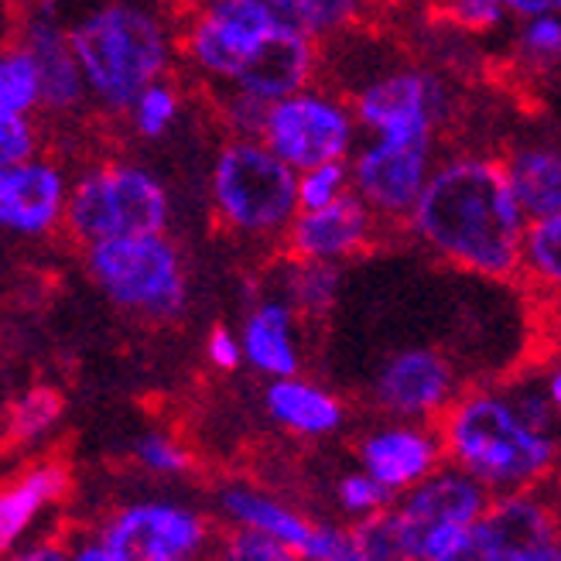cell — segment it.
<instances>
[{
    "label": "cell",
    "instance_id": "cell-1",
    "mask_svg": "<svg viewBox=\"0 0 561 561\" xmlns=\"http://www.w3.org/2000/svg\"><path fill=\"white\" fill-rule=\"evenodd\" d=\"M524 222L500 154L462 148L435 158L408 230L445 264L486 280H514Z\"/></svg>",
    "mask_w": 561,
    "mask_h": 561
},
{
    "label": "cell",
    "instance_id": "cell-2",
    "mask_svg": "<svg viewBox=\"0 0 561 561\" xmlns=\"http://www.w3.org/2000/svg\"><path fill=\"white\" fill-rule=\"evenodd\" d=\"M438 421V442L448 466L469 472L493 496L535 490L554 472V435L524 421L503 387L462 390Z\"/></svg>",
    "mask_w": 561,
    "mask_h": 561
},
{
    "label": "cell",
    "instance_id": "cell-3",
    "mask_svg": "<svg viewBox=\"0 0 561 561\" xmlns=\"http://www.w3.org/2000/svg\"><path fill=\"white\" fill-rule=\"evenodd\" d=\"M90 103L124 117L137 93L164 79L175 62V38L158 11L137 0H103L66 24Z\"/></svg>",
    "mask_w": 561,
    "mask_h": 561
},
{
    "label": "cell",
    "instance_id": "cell-4",
    "mask_svg": "<svg viewBox=\"0 0 561 561\" xmlns=\"http://www.w3.org/2000/svg\"><path fill=\"white\" fill-rule=\"evenodd\" d=\"M172 216V192L154 168L127 158H106L69 179L62 230L79 247H90L117 237L168 233Z\"/></svg>",
    "mask_w": 561,
    "mask_h": 561
},
{
    "label": "cell",
    "instance_id": "cell-5",
    "mask_svg": "<svg viewBox=\"0 0 561 561\" xmlns=\"http://www.w3.org/2000/svg\"><path fill=\"white\" fill-rule=\"evenodd\" d=\"M209 206L233 237L280 240L298 213L295 172L264 140L227 137L209 164Z\"/></svg>",
    "mask_w": 561,
    "mask_h": 561
},
{
    "label": "cell",
    "instance_id": "cell-6",
    "mask_svg": "<svg viewBox=\"0 0 561 561\" xmlns=\"http://www.w3.org/2000/svg\"><path fill=\"white\" fill-rule=\"evenodd\" d=\"M93 285L121 312L172 322L188 305V267L172 233L117 237L82 247Z\"/></svg>",
    "mask_w": 561,
    "mask_h": 561
},
{
    "label": "cell",
    "instance_id": "cell-7",
    "mask_svg": "<svg viewBox=\"0 0 561 561\" xmlns=\"http://www.w3.org/2000/svg\"><path fill=\"white\" fill-rule=\"evenodd\" d=\"M350 96L359 134L394 145H438V130L459 110L456 87L442 72L414 62L380 66Z\"/></svg>",
    "mask_w": 561,
    "mask_h": 561
},
{
    "label": "cell",
    "instance_id": "cell-8",
    "mask_svg": "<svg viewBox=\"0 0 561 561\" xmlns=\"http://www.w3.org/2000/svg\"><path fill=\"white\" fill-rule=\"evenodd\" d=\"M261 140L291 172H305L325 161H350L359 145V124L346 93L312 82L271 103Z\"/></svg>",
    "mask_w": 561,
    "mask_h": 561
},
{
    "label": "cell",
    "instance_id": "cell-9",
    "mask_svg": "<svg viewBox=\"0 0 561 561\" xmlns=\"http://www.w3.org/2000/svg\"><path fill=\"white\" fill-rule=\"evenodd\" d=\"M493 493L456 466H438L401 493L394 514L414 561H432L490 507Z\"/></svg>",
    "mask_w": 561,
    "mask_h": 561
},
{
    "label": "cell",
    "instance_id": "cell-10",
    "mask_svg": "<svg viewBox=\"0 0 561 561\" xmlns=\"http://www.w3.org/2000/svg\"><path fill=\"white\" fill-rule=\"evenodd\" d=\"M277 21L257 0H199L182 27L179 48L185 62L209 87H230L247 55L254 51Z\"/></svg>",
    "mask_w": 561,
    "mask_h": 561
},
{
    "label": "cell",
    "instance_id": "cell-11",
    "mask_svg": "<svg viewBox=\"0 0 561 561\" xmlns=\"http://www.w3.org/2000/svg\"><path fill=\"white\" fill-rule=\"evenodd\" d=\"M110 561H203L209 524L175 500H140L110 517L96 538Z\"/></svg>",
    "mask_w": 561,
    "mask_h": 561
},
{
    "label": "cell",
    "instance_id": "cell-12",
    "mask_svg": "<svg viewBox=\"0 0 561 561\" xmlns=\"http://www.w3.org/2000/svg\"><path fill=\"white\" fill-rule=\"evenodd\" d=\"M438 158V145H394L380 137H359L350 154V188L383 227L408 222L428 172Z\"/></svg>",
    "mask_w": 561,
    "mask_h": 561
},
{
    "label": "cell",
    "instance_id": "cell-13",
    "mask_svg": "<svg viewBox=\"0 0 561 561\" xmlns=\"http://www.w3.org/2000/svg\"><path fill=\"white\" fill-rule=\"evenodd\" d=\"M459 394V374L453 359L428 346H411L390 356L377 380L374 398L377 404L398 421H435L453 398Z\"/></svg>",
    "mask_w": 561,
    "mask_h": 561
},
{
    "label": "cell",
    "instance_id": "cell-14",
    "mask_svg": "<svg viewBox=\"0 0 561 561\" xmlns=\"http://www.w3.org/2000/svg\"><path fill=\"white\" fill-rule=\"evenodd\" d=\"M69 199V172L35 154L21 164H0V230L14 237H48L62 230Z\"/></svg>",
    "mask_w": 561,
    "mask_h": 561
},
{
    "label": "cell",
    "instance_id": "cell-15",
    "mask_svg": "<svg viewBox=\"0 0 561 561\" xmlns=\"http://www.w3.org/2000/svg\"><path fill=\"white\" fill-rule=\"evenodd\" d=\"M383 222L363 206L353 192L322 209H298L291 227L285 230V250L295 261H319V264H346L370 250L380 237Z\"/></svg>",
    "mask_w": 561,
    "mask_h": 561
},
{
    "label": "cell",
    "instance_id": "cell-16",
    "mask_svg": "<svg viewBox=\"0 0 561 561\" xmlns=\"http://www.w3.org/2000/svg\"><path fill=\"white\" fill-rule=\"evenodd\" d=\"M319 76H322V45L298 32V27L277 21L271 27V35L247 55V62L240 66L230 87L264 103H274L280 96L312 87V82H319Z\"/></svg>",
    "mask_w": 561,
    "mask_h": 561
},
{
    "label": "cell",
    "instance_id": "cell-17",
    "mask_svg": "<svg viewBox=\"0 0 561 561\" xmlns=\"http://www.w3.org/2000/svg\"><path fill=\"white\" fill-rule=\"evenodd\" d=\"M18 45L32 55L42 90V110L51 117H76L90 106L87 82H82L69 32L59 14H24Z\"/></svg>",
    "mask_w": 561,
    "mask_h": 561
},
{
    "label": "cell",
    "instance_id": "cell-18",
    "mask_svg": "<svg viewBox=\"0 0 561 561\" xmlns=\"http://www.w3.org/2000/svg\"><path fill=\"white\" fill-rule=\"evenodd\" d=\"M442 462L445 456H442L438 432L421 425V421H398V425L377 428L359 445L363 472L394 496L421 483Z\"/></svg>",
    "mask_w": 561,
    "mask_h": 561
},
{
    "label": "cell",
    "instance_id": "cell-19",
    "mask_svg": "<svg viewBox=\"0 0 561 561\" xmlns=\"http://www.w3.org/2000/svg\"><path fill=\"white\" fill-rule=\"evenodd\" d=\"M295 325H298V316L277 295L254 301V308H250L243 319V329L237 332L243 363H250L257 374L271 380L295 377L301 370Z\"/></svg>",
    "mask_w": 561,
    "mask_h": 561
},
{
    "label": "cell",
    "instance_id": "cell-20",
    "mask_svg": "<svg viewBox=\"0 0 561 561\" xmlns=\"http://www.w3.org/2000/svg\"><path fill=\"white\" fill-rule=\"evenodd\" d=\"M503 175L527 219L561 216V151L548 137L517 140V145L500 154Z\"/></svg>",
    "mask_w": 561,
    "mask_h": 561
},
{
    "label": "cell",
    "instance_id": "cell-21",
    "mask_svg": "<svg viewBox=\"0 0 561 561\" xmlns=\"http://www.w3.org/2000/svg\"><path fill=\"white\" fill-rule=\"evenodd\" d=\"M264 408L274 417V425L301 438H325L340 432L346 421V408L332 390L298 374L271 380L264 390Z\"/></svg>",
    "mask_w": 561,
    "mask_h": 561
},
{
    "label": "cell",
    "instance_id": "cell-22",
    "mask_svg": "<svg viewBox=\"0 0 561 561\" xmlns=\"http://www.w3.org/2000/svg\"><path fill=\"white\" fill-rule=\"evenodd\" d=\"M69 490L66 462H38L24 469L18 480L0 486V558L11 554L18 541L55 500H62Z\"/></svg>",
    "mask_w": 561,
    "mask_h": 561
},
{
    "label": "cell",
    "instance_id": "cell-23",
    "mask_svg": "<svg viewBox=\"0 0 561 561\" xmlns=\"http://www.w3.org/2000/svg\"><path fill=\"white\" fill-rule=\"evenodd\" d=\"M219 507H222V514H227L237 527L257 530V535H264V538H271L277 545H285L301 561H305L308 551H312L319 524L301 517L298 511L285 507L280 500H274V496H267L261 490L227 486V490L219 493Z\"/></svg>",
    "mask_w": 561,
    "mask_h": 561
},
{
    "label": "cell",
    "instance_id": "cell-24",
    "mask_svg": "<svg viewBox=\"0 0 561 561\" xmlns=\"http://www.w3.org/2000/svg\"><path fill=\"white\" fill-rule=\"evenodd\" d=\"M483 517L496 527V535L514 551H527V548L558 538L554 507L541 496L538 486L517 490V493H496Z\"/></svg>",
    "mask_w": 561,
    "mask_h": 561
},
{
    "label": "cell",
    "instance_id": "cell-25",
    "mask_svg": "<svg viewBox=\"0 0 561 561\" xmlns=\"http://www.w3.org/2000/svg\"><path fill=\"white\" fill-rule=\"evenodd\" d=\"M257 4L280 24L298 27L319 45L356 32L367 18L363 0H257Z\"/></svg>",
    "mask_w": 561,
    "mask_h": 561
},
{
    "label": "cell",
    "instance_id": "cell-26",
    "mask_svg": "<svg viewBox=\"0 0 561 561\" xmlns=\"http://www.w3.org/2000/svg\"><path fill=\"white\" fill-rule=\"evenodd\" d=\"M340 288H343V267L340 264L288 257L277 298L285 301L298 319H322L332 312V305L340 301Z\"/></svg>",
    "mask_w": 561,
    "mask_h": 561
},
{
    "label": "cell",
    "instance_id": "cell-27",
    "mask_svg": "<svg viewBox=\"0 0 561 561\" xmlns=\"http://www.w3.org/2000/svg\"><path fill=\"white\" fill-rule=\"evenodd\" d=\"M182 90L175 87L172 79H158L151 87H145L137 93V100L127 106V127L137 140H148V145H158L168 134H172L182 121Z\"/></svg>",
    "mask_w": 561,
    "mask_h": 561
},
{
    "label": "cell",
    "instance_id": "cell-28",
    "mask_svg": "<svg viewBox=\"0 0 561 561\" xmlns=\"http://www.w3.org/2000/svg\"><path fill=\"white\" fill-rule=\"evenodd\" d=\"M517 274L535 280L545 291H554L561 285V216L524 222Z\"/></svg>",
    "mask_w": 561,
    "mask_h": 561
},
{
    "label": "cell",
    "instance_id": "cell-29",
    "mask_svg": "<svg viewBox=\"0 0 561 561\" xmlns=\"http://www.w3.org/2000/svg\"><path fill=\"white\" fill-rule=\"evenodd\" d=\"M514 59L527 76H551L561 62V14L520 18L514 35Z\"/></svg>",
    "mask_w": 561,
    "mask_h": 561
},
{
    "label": "cell",
    "instance_id": "cell-30",
    "mask_svg": "<svg viewBox=\"0 0 561 561\" xmlns=\"http://www.w3.org/2000/svg\"><path fill=\"white\" fill-rule=\"evenodd\" d=\"M42 110V90L32 55L21 45L0 51V117H35Z\"/></svg>",
    "mask_w": 561,
    "mask_h": 561
},
{
    "label": "cell",
    "instance_id": "cell-31",
    "mask_svg": "<svg viewBox=\"0 0 561 561\" xmlns=\"http://www.w3.org/2000/svg\"><path fill=\"white\" fill-rule=\"evenodd\" d=\"M66 398L55 387H32L14 401L8 414V445H27L59 425Z\"/></svg>",
    "mask_w": 561,
    "mask_h": 561
},
{
    "label": "cell",
    "instance_id": "cell-32",
    "mask_svg": "<svg viewBox=\"0 0 561 561\" xmlns=\"http://www.w3.org/2000/svg\"><path fill=\"white\" fill-rule=\"evenodd\" d=\"M350 538H353L363 561H414L411 548L404 541L401 520L394 514V503L383 507V511H377V514L359 517L350 527Z\"/></svg>",
    "mask_w": 561,
    "mask_h": 561
},
{
    "label": "cell",
    "instance_id": "cell-33",
    "mask_svg": "<svg viewBox=\"0 0 561 561\" xmlns=\"http://www.w3.org/2000/svg\"><path fill=\"white\" fill-rule=\"evenodd\" d=\"M350 188V161H325L312 164L305 172H295V195L298 209H322L335 199H343Z\"/></svg>",
    "mask_w": 561,
    "mask_h": 561
},
{
    "label": "cell",
    "instance_id": "cell-34",
    "mask_svg": "<svg viewBox=\"0 0 561 561\" xmlns=\"http://www.w3.org/2000/svg\"><path fill=\"white\" fill-rule=\"evenodd\" d=\"M216 110H219V121H222V130H227V137L261 140V130H264L271 103L250 96L243 90H233V87H219Z\"/></svg>",
    "mask_w": 561,
    "mask_h": 561
},
{
    "label": "cell",
    "instance_id": "cell-35",
    "mask_svg": "<svg viewBox=\"0 0 561 561\" xmlns=\"http://www.w3.org/2000/svg\"><path fill=\"white\" fill-rule=\"evenodd\" d=\"M438 8L445 21L466 35H496L511 21L503 0H438Z\"/></svg>",
    "mask_w": 561,
    "mask_h": 561
},
{
    "label": "cell",
    "instance_id": "cell-36",
    "mask_svg": "<svg viewBox=\"0 0 561 561\" xmlns=\"http://www.w3.org/2000/svg\"><path fill=\"white\" fill-rule=\"evenodd\" d=\"M514 554L517 551L496 535V527L486 517H480L432 561H514Z\"/></svg>",
    "mask_w": 561,
    "mask_h": 561
},
{
    "label": "cell",
    "instance_id": "cell-37",
    "mask_svg": "<svg viewBox=\"0 0 561 561\" xmlns=\"http://www.w3.org/2000/svg\"><path fill=\"white\" fill-rule=\"evenodd\" d=\"M213 561H301V558L288 551L285 545L257 535V530L237 527L233 535H227L216 545Z\"/></svg>",
    "mask_w": 561,
    "mask_h": 561
},
{
    "label": "cell",
    "instance_id": "cell-38",
    "mask_svg": "<svg viewBox=\"0 0 561 561\" xmlns=\"http://www.w3.org/2000/svg\"><path fill=\"white\" fill-rule=\"evenodd\" d=\"M335 500H340V511H346L350 517H367V514H377L383 507H390L398 496L383 490L377 480H370L367 472H346L340 486H335Z\"/></svg>",
    "mask_w": 561,
    "mask_h": 561
},
{
    "label": "cell",
    "instance_id": "cell-39",
    "mask_svg": "<svg viewBox=\"0 0 561 561\" xmlns=\"http://www.w3.org/2000/svg\"><path fill=\"white\" fill-rule=\"evenodd\" d=\"M134 456L140 459V466L158 472V476H182L192 469V453H185V448L168 438V435H145L137 445H134Z\"/></svg>",
    "mask_w": 561,
    "mask_h": 561
},
{
    "label": "cell",
    "instance_id": "cell-40",
    "mask_svg": "<svg viewBox=\"0 0 561 561\" xmlns=\"http://www.w3.org/2000/svg\"><path fill=\"white\" fill-rule=\"evenodd\" d=\"M42 154V127L35 117H0V164H21Z\"/></svg>",
    "mask_w": 561,
    "mask_h": 561
},
{
    "label": "cell",
    "instance_id": "cell-41",
    "mask_svg": "<svg viewBox=\"0 0 561 561\" xmlns=\"http://www.w3.org/2000/svg\"><path fill=\"white\" fill-rule=\"evenodd\" d=\"M305 561H363V558H359V551H356V545L350 538V530L319 524L312 551L305 554Z\"/></svg>",
    "mask_w": 561,
    "mask_h": 561
},
{
    "label": "cell",
    "instance_id": "cell-42",
    "mask_svg": "<svg viewBox=\"0 0 561 561\" xmlns=\"http://www.w3.org/2000/svg\"><path fill=\"white\" fill-rule=\"evenodd\" d=\"M206 356L216 370L233 374L243 367V350H240V335L230 325H213L209 340H206Z\"/></svg>",
    "mask_w": 561,
    "mask_h": 561
},
{
    "label": "cell",
    "instance_id": "cell-43",
    "mask_svg": "<svg viewBox=\"0 0 561 561\" xmlns=\"http://www.w3.org/2000/svg\"><path fill=\"white\" fill-rule=\"evenodd\" d=\"M4 561H69V545H62L59 538H45L24 551L4 554Z\"/></svg>",
    "mask_w": 561,
    "mask_h": 561
},
{
    "label": "cell",
    "instance_id": "cell-44",
    "mask_svg": "<svg viewBox=\"0 0 561 561\" xmlns=\"http://www.w3.org/2000/svg\"><path fill=\"white\" fill-rule=\"evenodd\" d=\"M503 4H507L511 21L538 18V14H558L561 11V0H503Z\"/></svg>",
    "mask_w": 561,
    "mask_h": 561
},
{
    "label": "cell",
    "instance_id": "cell-45",
    "mask_svg": "<svg viewBox=\"0 0 561 561\" xmlns=\"http://www.w3.org/2000/svg\"><path fill=\"white\" fill-rule=\"evenodd\" d=\"M514 561H561V545L558 538L545 541V545H535V548H527V551H517Z\"/></svg>",
    "mask_w": 561,
    "mask_h": 561
},
{
    "label": "cell",
    "instance_id": "cell-46",
    "mask_svg": "<svg viewBox=\"0 0 561 561\" xmlns=\"http://www.w3.org/2000/svg\"><path fill=\"white\" fill-rule=\"evenodd\" d=\"M69 561H110L100 541H82L76 548H69Z\"/></svg>",
    "mask_w": 561,
    "mask_h": 561
},
{
    "label": "cell",
    "instance_id": "cell-47",
    "mask_svg": "<svg viewBox=\"0 0 561 561\" xmlns=\"http://www.w3.org/2000/svg\"><path fill=\"white\" fill-rule=\"evenodd\" d=\"M24 14H59L66 8V0H21Z\"/></svg>",
    "mask_w": 561,
    "mask_h": 561
},
{
    "label": "cell",
    "instance_id": "cell-48",
    "mask_svg": "<svg viewBox=\"0 0 561 561\" xmlns=\"http://www.w3.org/2000/svg\"><path fill=\"white\" fill-rule=\"evenodd\" d=\"M390 4H398V0H363V8H390Z\"/></svg>",
    "mask_w": 561,
    "mask_h": 561
}]
</instances>
